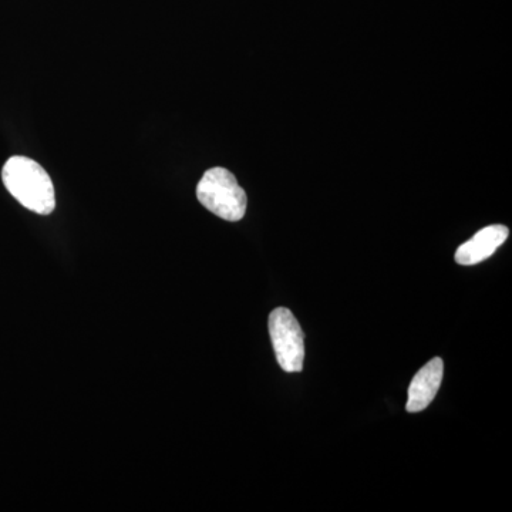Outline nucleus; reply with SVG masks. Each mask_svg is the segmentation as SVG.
<instances>
[{
	"instance_id": "nucleus-1",
	"label": "nucleus",
	"mask_w": 512,
	"mask_h": 512,
	"mask_svg": "<svg viewBox=\"0 0 512 512\" xmlns=\"http://www.w3.org/2000/svg\"><path fill=\"white\" fill-rule=\"evenodd\" d=\"M2 180L12 197L28 210L39 215L55 211L56 194L52 178L36 161L22 156L9 158L3 165Z\"/></svg>"
},
{
	"instance_id": "nucleus-2",
	"label": "nucleus",
	"mask_w": 512,
	"mask_h": 512,
	"mask_svg": "<svg viewBox=\"0 0 512 512\" xmlns=\"http://www.w3.org/2000/svg\"><path fill=\"white\" fill-rule=\"evenodd\" d=\"M197 198L208 211L225 221H241L247 212V194L227 168L208 170L197 185Z\"/></svg>"
},
{
	"instance_id": "nucleus-3",
	"label": "nucleus",
	"mask_w": 512,
	"mask_h": 512,
	"mask_svg": "<svg viewBox=\"0 0 512 512\" xmlns=\"http://www.w3.org/2000/svg\"><path fill=\"white\" fill-rule=\"evenodd\" d=\"M269 335L276 362L286 373H299L305 359V335L298 320L286 308H276L269 315Z\"/></svg>"
},
{
	"instance_id": "nucleus-4",
	"label": "nucleus",
	"mask_w": 512,
	"mask_h": 512,
	"mask_svg": "<svg viewBox=\"0 0 512 512\" xmlns=\"http://www.w3.org/2000/svg\"><path fill=\"white\" fill-rule=\"evenodd\" d=\"M443 376L444 363L440 357H434L426 366L421 367L410 383L407 412L419 413L427 409L439 392Z\"/></svg>"
},
{
	"instance_id": "nucleus-5",
	"label": "nucleus",
	"mask_w": 512,
	"mask_h": 512,
	"mask_svg": "<svg viewBox=\"0 0 512 512\" xmlns=\"http://www.w3.org/2000/svg\"><path fill=\"white\" fill-rule=\"evenodd\" d=\"M508 235H510V229L504 225H490L481 229L470 241L458 247L457 264L463 266L480 264L495 254V251L507 241Z\"/></svg>"
}]
</instances>
